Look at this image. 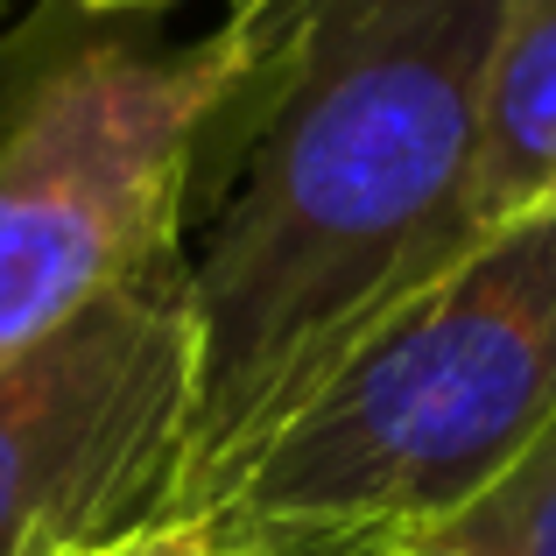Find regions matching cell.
<instances>
[{"label":"cell","mask_w":556,"mask_h":556,"mask_svg":"<svg viewBox=\"0 0 556 556\" xmlns=\"http://www.w3.org/2000/svg\"><path fill=\"white\" fill-rule=\"evenodd\" d=\"M113 556H212V549H204V535L190 529V521H169V529L135 535V543H127V549H113Z\"/></svg>","instance_id":"obj_7"},{"label":"cell","mask_w":556,"mask_h":556,"mask_svg":"<svg viewBox=\"0 0 556 556\" xmlns=\"http://www.w3.org/2000/svg\"><path fill=\"white\" fill-rule=\"evenodd\" d=\"M507 0H282L212 106L184 261L198 521L380 325L493 240L479 218L486 71Z\"/></svg>","instance_id":"obj_1"},{"label":"cell","mask_w":556,"mask_h":556,"mask_svg":"<svg viewBox=\"0 0 556 556\" xmlns=\"http://www.w3.org/2000/svg\"><path fill=\"white\" fill-rule=\"evenodd\" d=\"M268 8H282V0H232V14H268Z\"/></svg>","instance_id":"obj_9"},{"label":"cell","mask_w":556,"mask_h":556,"mask_svg":"<svg viewBox=\"0 0 556 556\" xmlns=\"http://www.w3.org/2000/svg\"><path fill=\"white\" fill-rule=\"evenodd\" d=\"M437 549L451 556H556V422L521 451V465L486 493L479 507H465Z\"/></svg>","instance_id":"obj_6"},{"label":"cell","mask_w":556,"mask_h":556,"mask_svg":"<svg viewBox=\"0 0 556 556\" xmlns=\"http://www.w3.org/2000/svg\"><path fill=\"white\" fill-rule=\"evenodd\" d=\"M535 212H556V0H507L486 71L479 218L507 232Z\"/></svg>","instance_id":"obj_5"},{"label":"cell","mask_w":556,"mask_h":556,"mask_svg":"<svg viewBox=\"0 0 556 556\" xmlns=\"http://www.w3.org/2000/svg\"><path fill=\"white\" fill-rule=\"evenodd\" d=\"M556 422V212L380 325L190 529L212 556H416Z\"/></svg>","instance_id":"obj_2"},{"label":"cell","mask_w":556,"mask_h":556,"mask_svg":"<svg viewBox=\"0 0 556 556\" xmlns=\"http://www.w3.org/2000/svg\"><path fill=\"white\" fill-rule=\"evenodd\" d=\"M190 437L184 261L0 359V556H113L169 529Z\"/></svg>","instance_id":"obj_4"},{"label":"cell","mask_w":556,"mask_h":556,"mask_svg":"<svg viewBox=\"0 0 556 556\" xmlns=\"http://www.w3.org/2000/svg\"><path fill=\"white\" fill-rule=\"evenodd\" d=\"M78 14H155V8H177V0H71Z\"/></svg>","instance_id":"obj_8"},{"label":"cell","mask_w":556,"mask_h":556,"mask_svg":"<svg viewBox=\"0 0 556 556\" xmlns=\"http://www.w3.org/2000/svg\"><path fill=\"white\" fill-rule=\"evenodd\" d=\"M416 556H451V549H437V543H430V549H416Z\"/></svg>","instance_id":"obj_10"},{"label":"cell","mask_w":556,"mask_h":556,"mask_svg":"<svg viewBox=\"0 0 556 556\" xmlns=\"http://www.w3.org/2000/svg\"><path fill=\"white\" fill-rule=\"evenodd\" d=\"M247 50L254 14H226L184 50L85 42L36 78L0 135V359L177 254L190 149Z\"/></svg>","instance_id":"obj_3"}]
</instances>
